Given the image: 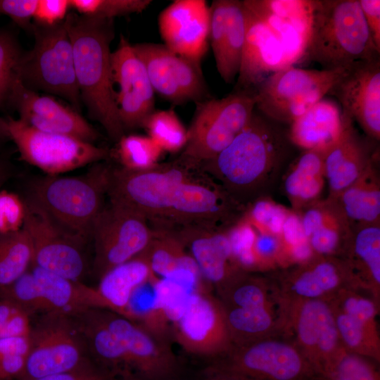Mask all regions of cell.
<instances>
[{"label":"cell","mask_w":380,"mask_h":380,"mask_svg":"<svg viewBox=\"0 0 380 380\" xmlns=\"http://www.w3.org/2000/svg\"><path fill=\"white\" fill-rule=\"evenodd\" d=\"M288 135L254 112L246 128L220 153L200 165L239 204L262 197L287 157Z\"/></svg>","instance_id":"6da1fadb"},{"label":"cell","mask_w":380,"mask_h":380,"mask_svg":"<svg viewBox=\"0 0 380 380\" xmlns=\"http://www.w3.org/2000/svg\"><path fill=\"white\" fill-rule=\"evenodd\" d=\"M113 19L69 13L64 20L73 52L81 101L90 116L108 137L118 141L124 136L113 89L110 45L114 38Z\"/></svg>","instance_id":"7a4b0ae2"},{"label":"cell","mask_w":380,"mask_h":380,"mask_svg":"<svg viewBox=\"0 0 380 380\" xmlns=\"http://www.w3.org/2000/svg\"><path fill=\"white\" fill-rule=\"evenodd\" d=\"M112 167L99 163L79 176L46 175L35 179L28 198L62 229L87 242L104 207Z\"/></svg>","instance_id":"3957f363"},{"label":"cell","mask_w":380,"mask_h":380,"mask_svg":"<svg viewBox=\"0 0 380 380\" xmlns=\"http://www.w3.org/2000/svg\"><path fill=\"white\" fill-rule=\"evenodd\" d=\"M359 0H314L311 33L304 61L324 70L379 56Z\"/></svg>","instance_id":"277c9868"},{"label":"cell","mask_w":380,"mask_h":380,"mask_svg":"<svg viewBox=\"0 0 380 380\" xmlns=\"http://www.w3.org/2000/svg\"><path fill=\"white\" fill-rule=\"evenodd\" d=\"M33 48L20 58L17 74L27 88L60 96L77 111L81 98L76 80L72 43L64 20L48 26L35 23Z\"/></svg>","instance_id":"5b68a950"},{"label":"cell","mask_w":380,"mask_h":380,"mask_svg":"<svg viewBox=\"0 0 380 380\" xmlns=\"http://www.w3.org/2000/svg\"><path fill=\"white\" fill-rule=\"evenodd\" d=\"M255 108L254 91L248 90H236L224 98L196 103L179 157L198 166L214 158L249 124Z\"/></svg>","instance_id":"8992f818"},{"label":"cell","mask_w":380,"mask_h":380,"mask_svg":"<svg viewBox=\"0 0 380 380\" xmlns=\"http://www.w3.org/2000/svg\"><path fill=\"white\" fill-rule=\"evenodd\" d=\"M200 172L199 166L180 157L142 171L112 167L107 196L109 201L141 215L151 226L156 225L165 220L176 187Z\"/></svg>","instance_id":"52a82bcc"},{"label":"cell","mask_w":380,"mask_h":380,"mask_svg":"<svg viewBox=\"0 0 380 380\" xmlns=\"http://www.w3.org/2000/svg\"><path fill=\"white\" fill-rule=\"evenodd\" d=\"M343 69L278 70L255 89V108L270 120L290 125L327 95Z\"/></svg>","instance_id":"ba28073f"},{"label":"cell","mask_w":380,"mask_h":380,"mask_svg":"<svg viewBox=\"0 0 380 380\" xmlns=\"http://www.w3.org/2000/svg\"><path fill=\"white\" fill-rule=\"evenodd\" d=\"M0 296L16 303L32 317L35 314L74 315L91 308L105 309L96 288L69 279L31 264Z\"/></svg>","instance_id":"9c48e42d"},{"label":"cell","mask_w":380,"mask_h":380,"mask_svg":"<svg viewBox=\"0 0 380 380\" xmlns=\"http://www.w3.org/2000/svg\"><path fill=\"white\" fill-rule=\"evenodd\" d=\"M29 338V354L19 380L68 372L91 362L87 356L84 340L71 315H42L32 324Z\"/></svg>","instance_id":"30bf717a"},{"label":"cell","mask_w":380,"mask_h":380,"mask_svg":"<svg viewBox=\"0 0 380 380\" xmlns=\"http://www.w3.org/2000/svg\"><path fill=\"white\" fill-rule=\"evenodd\" d=\"M210 365L253 380H324L296 346L284 336L232 347Z\"/></svg>","instance_id":"8fae6325"},{"label":"cell","mask_w":380,"mask_h":380,"mask_svg":"<svg viewBox=\"0 0 380 380\" xmlns=\"http://www.w3.org/2000/svg\"><path fill=\"white\" fill-rule=\"evenodd\" d=\"M284 303V337L296 346L323 379L328 380L336 361L345 350L329 302L305 300Z\"/></svg>","instance_id":"7c38bea8"},{"label":"cell","mask_w":380,"mask_h":380,"mask_svg":"<svg viewBox=\"0 0 380 380\" xmlns=\"http://www.w3.org/2000/svg\"><path fill=\"white\" fill-rule=\"evenodd\" d=\"M153 229L141 215L109 201L96 217L91 231L93 273L99 279L108 270L141 253Z\"/></svg>","instance_id":"4fadbf2b"},{"label":"cell","mask_w":380,"mask_h":380,"mask_svg":"<svg viewBox=\"0 0 380 380\" xmlns=\"http://www.w3.org/2000/svg\"><path fill=\"white\" fill-rule=\"evenodd\" d=\"M10 139L21 158L47 175L56 176L106 159L107 148L72 137L36 129L21 120H7Z\"/></svg>","instance_id":"5bb4252c"},{"label":"cell","mask_w":380,"mask_h":380,"mask_svg":"<svg viewBox=\"0 0 380 380\" xmlns=\"http://www.w3.org/2000/svg\"><path fill=\"white\" fill-rule=\"evenodd\" d=\"M245 210L201 171L176 187L165 220L152 227L203 224L227 229L243 216Z\"/></svg>","instance_id":"9a60e30c"},{"label":"cell","mask_w":380,"mask_h":380,"mask_svg":"<svg viewBox=\"0 0 380 380\" xmlns=\"http://www.w3.org/2000/svg\"><path fill=\"white\" fill-rule=\"evenodd\" d=\"M23 229L30 237L32 264L69 279L82 281L87 271L84 241L67 232L30 198L24 199Z\"/></svg>","instance_id":"2e32d148"},{"label":"cell","mask_w":380,"mask_h":380,"mask_svg":"<svg viewBox=\"0 0 380 380\" xmlns=\"http://www.w3.org/2000/svg\"><path fill=\"white\" fill-rule=\"evenodd\" d=\"M146 67L155 92L180 105L210 98L201 65L171 51L164 44L137 43L132 46Z\"/></svg>","instance_id":"e0dca14e"},{"label":"cell","mask_w":380,"mask_h":380,"mask_svg":"<svg viewBox=\"0 0 380 380\" xmlns=\"http://www.w3.org/2000/svg\"><path fill=\"white\" fill-rule=\"evenodd\" d=\"M272 279L284 302L329 301L344 289L364 290L346 262L337 256L314 255L303 262L283 268Z\"/></svg>","instance_id":"ac0fdd59"},{"label":"cell","mask_w":380,"mask_h":380,"mask_svg":"<svg viewBox=\"0 0 380 380\" xmlns=\"http://www.w3.org/2000/svg\"><path fill=\"white\" fill-rule=\"evenodd\" d=\"M100 316L120 343L132 380H163L173 374L177 364L169 341L148 332L113 311L99 308Z\"/></svg>","instance_id":"d6986e66"},{"label":"cell","mask_w":380,"mask_h":380,"mask_svg":"<svg viewBox=\"0 0 380 380\" xmlns=\"http://www.w3.org/2000/svg\"><path fill=\"white\" fill-rule=\"evenodd\" d=\"M172 333L186 352L213 360L232 347L224 308L209 291L194 294L182 317L171 325Z\"/></svg>","instance_id":"ffe728a7"},{"label":"cell","mask_w":380,"mask_h":380,"mask_svg":"<svg viewBox=\"0 0 380 380\" xmlns=\"http://www.w3.org/2000/svg\"><path fill=\"white\" fill-rule=\"evenodd\" d=\"M327 95L357 122L369 139H380V58L355 61L343 71Z\"/></svg>","instance_id":"44dd1931"},{"label":"cell","mask_w":380,"mask_h":380,"mask_svg":"<svg viewBox=\"0 0 380 380\" xmlns=\"http://www.w3.org/2000/svg\"><path fill=\"white\" fill-rule=\"evenodd\" d=\"M113 82L119 87L116 102L123 127H142L155 110L154 89L145 65L122 35L110 55Z\"/></svg>","instance_id":"7402d4cb"},{"label":"cell","mask_w":380,"mask_h":380,"mask_svg":"<svg viewBox=\"0 0 380 380\" xmlns=\"http://www.w3.org/2000/svg\"><path fill=\"white\" fill-rule=\"evenodd\" d=\"M7 99L18 110L19 120L36 129L92 144L99 137L98 132L77 111L27 88L18 74Z\"/></svg>","instance_id":"603a6c76"},{"label":"cell","mask_w":380,"mask_h":380,"mask_svg":"<svg viewBox=\"0 0 380 380\" xmlns=\"http://www.w3.org/2000/svg\"><path fill=\"white\" fill-rule=\"evenodd\" d=\"M242 1L275 36L290 65L303 61L311 33L314 0Z\"/></svg>","instance_id":"cb8c5ba5"},{"label":"cell","mask_w":380,"mask_h":380,"mask_svg":"<svg viewBox=\"0 0 380 380\" xmlns=\"http://www.w3.org/2000/svg\"><path fill=\"white\" fill-rule=\"evenodd\" d=\"M164 44L173 52L201 64L208 49L210 8L205 0H176L160 13Z\"/></svg>","instance_id":"d4e9b609"},{"label":"cell","mask_w":380,"mask_h":380,"mask_svg":"<svg viewBox=\"0 0 380 380\" xmlns=\"http://www.w3.org/2000/svg\"><path fill=\"white\" fill-rule=\"evenodd\" d=\"M171 229L194 260L205 281L217 291L241 270L232 258L227 229L203 224L165 227Z\"/></svg>","instance_id":"484cf974"},{"label":"cell","mask_w":380,"mask_h":380,"mask_svg":"<svg viewBox=\"0 0 380 380\" xmlns=\"http://www.w3.org/2000/svg\"><path fill=\"white\" fill-rule=\"evenodd\" d=\"M243 6L245 38L236 90L254 91L270 75L292 65L273 33L243 4Z\"/></svg>","instance_id":"4316f807"},{"label":"cell","mask_w":380,"mask_h":380,"mask_svg":"<svg viewBox=\"0 0 380 380\" xmlns=\"http://www.w3.org/2000/svg\"><path fill=\"white\" fill-rule=\"evenodd\" d=\"M210 8L209 43L216 68L226 83L237 77L245 38L242 1L214 0Z\"/></svg>","instance_id":"83f0119b"},{"label":"cell","mask_w":380,"mask_h":380,"mask_svg":"<svg viewBox=\"0 0 380 380\" xmlns=\"http://www.w3.org/2000/svg\"><path fill=\"white\" fill-rule=\"evenodd\" d=\"M349 118L338 139L324 152L328 198H336L358 179L374 163V153Z\"/></svg>","instance_id":"f1b7e54d"},{"label":"cell","mask_w":380,"mask_h":380,"mask_svg":"<svg viewBox=\"0 0 380 380\" xmlns=\"http://www.w3.org/2000/svg\"><path fill=\"white\" fill-rule=\"evenodd\" d=\"M350 117L326 96L290 124L289 141L303 150L325 152L341 135Z\"/></svg>","instance_id":"f546056e"},{"label":"cell","mask_w":380,"mask_h":380,"mask_svg":"<svg viewBox=\"0 0 380 380\" xmlns=\"http://www.w3.org/2000/svg\"><path fill=\"white\" fill-rule=\"evenodd\" d=\"M314 255L340 257L351 229L334 200H319L300 214Z\"/></svg>","instance_id":"4dcf8cb0"},{"label":"cell","mask_w":380,"mask_h":380,"mask_svg":"<svg viewBox=\"0 0 380 380\" xmlns=\"http://www.w3.org/2000/svg\"><path fill=\"white\" fill-rule=\"evenodd\" d=\"M340 258L362 288L379 305L380 224L352 229Z\"/></svg>","instance_id":"1f68e13d"},{"label":"cell","mask_w":380,"mask_h":380,"mask_svg":"<svg viewBox=\"0 0 380 380\" xmlns=\"http://www.w3.org/2000/svg\"><path fill=\"white\" fill-rule=\"evenodd\" d=\"M325 182L324 152L303 150L284 177V190L292 210L299 213L319 201Z\"/></svg>","instance_id":"d6a6232c"},{"label":"cell","mask_w":380,"mask_h":380,"mask_svg":"<svg viewBox=\"0 0 380 380\" xmlns=\"http://www.w3.org/2000/svg\"><path fill=\"white\" fill-rule=\"evenodd\" d=\"M331 200L335 201L351 229L380 224V182L374 163Z\"/></svg>","instance_id":"836d02e7"},{"label":"cell","mask_w":380,"mask_h":380,"mask_svg":"<svg viewBox=\"0 0 380 380\" xmlns=\"http://www.w3.org/2000/svg\"><path fill=\"white\" fill-rule=\"evenodd\" d=\"M152 274L142 253L108 270L96 287L105 309L120 315L134 291Z\"/></svg>","instance_id":"e575fe53"},{"label":"cell","mask_w":380,"mask_h":380,"mask_svg":"<svg viewBox=\"0 0 380 380\" xmlns=\"http://www.w3.org/2000/svg\"><path fill=\"white\" fill-rule=\"evenodd\" d=\"M158 279L152 274L139 285L132 293L120 315L155 336L169 341L171 325L163 308Z\"/></svg>","instance_id":"d590c367"},{"label":"cell","mask_w":380,"mask_h":380,"mask_svg":"<svg viewBox=\"0 0 380 380\" xmlns=\"http://www.w3.org/2000/svg\"><path fill=\"white\" fill-rule=\"evenodd\" d=\"M151 228L152 239L141 253L154 275L163 278L179 267L196 265L171 229Z\"/></svg>","instance_id":"8d00e7d4"},{"label":"cell","mask_w":380,"mask_h":380,"mask_svg":"<svg viewBox=\"0 0 380 380\" xmlns=\"http://www.w3.org/2000/svg\"><path fill=\"white\" fill-rule=\"evenodd\" d=\"M330 306L344 349L379 362L380 338L376 322L357 318Z\"/></svg>","instance_id":"74e56055"},{"label":"cell","mask_w":380,"mask_h":380,"mask_svg":"<svg viewBox=\"0 0 380 380\" xmlns=\"http://www.w3.org/2000/svg\"><path fill=\"white\" fill-rule=\"evenodd\" d=\"M32 260V243L23 228L16 232L0 233V289L26 272Z\"/></svg>","instance_id":"f35d334b"},{"label":"cell","mask_w":380,"mask_h":380,"mask_svg":"<svg viewBox=\"0 0 380 380\" xmlns=\"http://www.w3.org/2000/svg\"><path fill=\"white\" fill-rule=\"evenodd\" d=\"M142 127L163 151L175 153L183 149L186 144L187 129L172 109L155 110Z\"/></svg>","instance_id":"ab89813d"},{"label":"cell","mask_w":380,"mask_h":380,"mask_svg":"<svg viewBox=\"0 0 380 380\" xmlns=\"http://www.w3.org/2000/svg\"><path fill=\"white\" fill-rule=\"evenodd\" d=\"M163 150L148 136H122L118 141L117 157L120 167L132 170L142 171L158 165Z\"/></svg>","instance_id":"60d3db41"},{"label":"cell","mask_w":380,"mask_h":380,"mask_svg":"<svg viewBox=\"0 0 380 380\" xmlns=\"http://www.w3.org/2000/svg\"><path fill=\"white\" fill-rule=\"evenodd\" d=\"M291 210L262 196L248 204L243 217L255 229L280 236Z\"/></svg>","instance_id":"b9f144b4"},{"label":"cell","mask_w":380,"mask_h":380,"mask_svg":"<svg viewBox=\"0 0 380 380\" xmlns=\"http://www.w3.org/2000/svg\"><path fill=\"white\" fill-rule=\"evenodd\" d=\"M236 266L247 272H258L253 253L256 231L243 217L227 229Z\"/></svg>","instance_id":"7bdbcfd3"},{"label":"cell","mask_w":380,"mask_h":380,"mask_svg":"<svg viewBox=\"0 0 380 380\" xmlns=\"http://www.w3.org/2000/svg\"><path fill=\"white\" fill-rule=\"evenodd\" d=\"M151 2L150 0H70V7L81 15L104 19L141 13Z\"/></svg>","instance_id":"ee69618b"},{"label":"cell","mask_w":380,"mask_h":380,"mask_svg":"<svg viewBox=\"0 0 380 380\" xmlns=\"http://www.w3.org/2000/svg\"><path fill=\"white\" fill-rule=\"evenodd\" d=\"M328 380H380V375L374 360L345 350L336 361Z\"/></svg>","instance_id":"f6af8a7d"},{"label":"cell","mask_w":380,"mask_h":380,"mask_svg":"<svg viewBox=\"0 0 380 380\" xmlns=\"http://www.w3.org/2000/svg\"><path fill=\"white\" fill-rule=\"evenodd\" d=\"M30 345L23 338L0 339V379L21 376L29 354Z\"/></svg>","instance_id":"bcb514c9"},{"label":"cell","mask_w":380,"mask_h":380,"mask_svg":"<svg viewBox=\"0 0 380 380\" xmlns=\"http://www.w3.org/2000/svg\"><path fill=\"white\" fill-rule=\"evenodd\" d=\"M22 54L14 37L0 30V106L8 98Z\"/></svg>","instance_id":"7dc6e473"},{"label":"cell","mask_w":380,"mask_h":380,"mask_svg":"<svg viewBox=\"0 0 380 380\" xmlns=\"http://www.w3.org/2000/svg\"><path fill=\"white\" fill-rule=\"evenodd\" d=\"M30 315L11 300L0 296V338L29 336Z\"/></svg>","instance_id":"c3c4849f"},{"label":"cell","mask_w":380,"mask_h":380,"mask_svg":"<svg viewBox=\"0 0 380 380\" xmlns=\"http://www.w3.org/2000/svg\"><path fill=\"white\" fill-rule=\"evenodd\" d=\"M255 231L253 253L258 272L281 267L282 246L279 236L267 232Z\"/></svg>","instance_id":"681fc988"},{"label":"cell","mask_w":380,"mask_h":380,"mask_svg":"<svg viewBox=\"0 0 380 380\" xmlns=\"http://www.w3.org/2000/svg\"><path fill=\"white\" fill-rule=\"evenodd\" d=\"M25 217L24 199L15 194L0 190V233L20 231Z\"/></svg>","instance_id":"f907efd6"},{"label":"cell","mask_w":380,"mask_h":380,"mask_svg":"<svg viewBox=\"0 0 380 380\" xmlns=\"http://www.w3.org/2000/svg\"><path fill=\"white\" fill-rule=\"evenodd\" d=\"M38 0H0V14L9 16L18 26L31 30Z\"/></svg>","instance_id":"816d5d0a"},{"label":"cell","mask_w":380,"mask_h":380,"mask_svg":"<svg viewBox=\"0 0 380 380\" xmlns=\"http://www.w3.org/2000/svg\"><path fill=\"white\" fill-rule=\"evenodd\" d=\"M70 8V0H38L35 23L48 26L60 23L65 19Z\"/></svg>","instance_id":"f5cc1de1"},{"label":"cell","mask_w":380,"mask_h":380,"mask_svg":"<svg viewBox=\"0 0 380 380\" xmlns=\"http://www.w3.org/2000/svg\"><path fill=\"white\" fill-rule=\"evenodd\" d=\"M113 377L90 362L77 369L31 380H111Z\"/></svg>","instance_id":"db71d44e"},{"label":"cell","mask_w":380,"mask_h":380,"mask_svg":"<svg viewBox=\"0 0 380 380\" xmlns=\"http://www.w3.org/2000/svg\"><path fill=\"white\" fill-rule=\"evenodd\" d=\"M372 40L380 53V1L359 0Z\"/></svg>","instance_id":"11a10c76"},{"label":"cell","mask_w":380,"mask_h":380,"mask_svg":"<svg viewBox=\"0 0 380 380\" xmlns=\"http://www.w3.org/2000/svg\"><path fill=\"white\" fill-rule=\"evenodd\" d=\"M200 380H253L229 370L210 365L203 372Z\"/></svg>","instance_id":"9f6ffc18"},{"label":"cell","mask_w":380,"mask_h":380,"mask_svg":"<svg viewBox=\"0 0 380 380\" xmlns=\"http://www.w3.org/2000/svg\"><path fill=\"white\" fill-rule=\"evenodd\" d=\"M8 138L10 139L7 120L0 118V143Z\"/></svg>","instance_id":"6f0895ef"},{"label":"cell","mask_w":380,"mask_h":380,"mask_svg":"<svg viewBox=\"0 0 380 380\" xmlns=\"http://www.w3.org/2000/svg\"><path fill=\"white\" fill-rule=\"evenodd\" d=\"M9 170L8 166L0 160V188L8 177Z\"/></svg>","instance_id":"680465c9"},{"label":"cell","mask_w":380,"mask_h":380,"mask_svg":"<svg viewBox=\"0 0 380 380\" xmlns=\"http://www.w3.org/2000/svg\"><path fill=\"white\" fill-rule=\"evenodd\" d=\"M111 380H131V379L113 377Z\"/></svg>","instance_id":"91938a15"},{"label":"cell","mask_w":380,"mask_h":380,"mask_svg":"<svg viewBox=\"0 0 380 380\" xmlns=\"http://www.w3.org/2000/svg\"><path fill=\"white\" fill-rule=\"evenodd\" d=\"M0 380H1V379H0Z\"/></svg>","instance_id":"94428289"}]
</instances>
